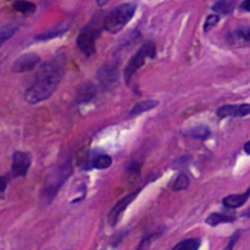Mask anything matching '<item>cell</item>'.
I'll return each instance as SVG.
<instances>
[{
  "label": "cell",
  "instance_id": "obj_1",
  "mask_svg": "<svg viewBox=\"0 0 250 250\" xmlns=\"http://www.w3.org/2000/svg\"><path fill=\"white\" fill-rule=\"evenodd\" d=\"M65 73V59L55 56L53 60L43 63L37 71L33 82L27 88L24 97L29 104H38L51 97Z\"/></svg>",
  "mask_w": 250,
  "mask_h": 250
},
{
  "label": "cell",
  "instance_id": "obj_2",
  "mask_svg": "<svg viewBox=\"0 0 250 250\" xmlns=\"http://www.w3.org/2000/svg\"><path fill=\"white\" fill-rule=\"evenodd\" d=\"M72 173V166H71L70 161L62 163L61 165H58L46 177L44 187L42 189V202L49 204L53 202L54 198L58 194L59 189L62 187L63 183L66 182L68 177Z\"/></svg>",
  "mask_w": 250,
  "mask_h": 250
},
{
  "label": "cell",
  "instance_id": "obj_3",
  "mask_svg": "<svg viewBox=\"0 0 250 250\" xmlns=\"http://www.w3.org/2000/svg\"><path fill=\"white\" fill-rule=\"evenodd\" d=\"M136 9L137 5L133 4V2H126V4L119 5L105 16L103 27L109 33H119L131 21L132 17L134 16Z\"/></svg>",
  "mask_w": 250,
  "mask_h": 250
},
{
  "label": "cell",
  "instance_id": "obj_4",
  "mask_svg": "<svg viewBox=\"0 0 250 250\" xmlns=\"http://www.w3.org/2000/svg\"><path fill=\"white\" fill-rule=\"evenodd\" d=\"M156 55V46L155 44L151 41H146L143 45L139 48V50L137 51L136 55L129 60V62L127 63L126 68L124 71V77L126 83L131 82L132 77L134 76V73L144 65L146 59H154Z\"/></svg>",
  "mask_w": 250,
  "mask_h": 250
},
{
  "label": "cell",
  "instance_id": "obj_5",
  "mask_svg": "<svg viewBox=\"0 0 250 250\" xmlns=\"http://www.w3.org/2000/svg\"><path fill=\"white\" fill-rule=\"evenodd\" d=\"M104 27L99 26V22L98 20L95 21V19L90 22L89 24L84 27V28L81 31V33L77 37V45L80 48V50L84 54L87 58H90L92 55H94L95 53V41H97L98 37L102 33V29Z\"/></svg>",
  "mask_w": 250,
  "mask_h": 250
},
{
  "label": "cell",
  "instance_id": "obj_6",
  "mask_svg": "<svg viewBox=\"0 0 250 250\" xmlns=\"http://www.w3.org/2000/svg\"><path fill=\"white\" fill-rule=\"evenodd\" d=\"M97 77L105 88H112L119 81V65L117 62L104 63L98 70Z\"/></svg>",
  "mask_w": 250,
  "mask_h": 250
},
{
  "label": "cell",
  "instance_id": "obj_7",
  "mask_svg": "<svg viewBox=\"0 0 250 250\" xmlns=\"http://www.w3.org/2000/svg\"><path fill=\"white\" fill-rule=\"evenodd\" d=\"M139 193H141V189L134 190V192H132L131 194L126 195L125 198H122V199L120 200V202L117 203L114 208H112L111 211H110V214H109V217H107V220H109V224L111 225V226H115V225L119 222L120 217H121V215L124 214L125 210H126L127 208L132 204V202H134V199L138 197Z\"/></svg>",
  "mask_w": 250,
  "mask_h": 250
},
{
  "label": "cell",
  "instance_id": "obj_8",
  "mask_svg": "<svg viewBox=\"0 0 250 250\" xmlns=\"http://www.w3.org/2000/svg\"><path fill=\"white\" fill-rule=\"evenodd\" d=\"M29 166H31V155L26 151H15L12 155V175L17 177L26 176Z\"/></svg>",
  "mask_w": 250,
  "mask_h": 250
},
{
  "label": "cell",
  "instance_id": "obj_9",
  "mask_svg": "<svg viewBox=\"0 0 250 250\" xmlns=\"http://www.w3.org/2000/svg\"><path fill=\"white\" fill-rule=\"evenodd\" d=\"M227 42L232 46L244 48L250 46V26H241L227 34Z\"/></svg>",
  "mask_w": 250,
  "mask_h": 250
},
{
  "label": "cell",
  "instance_id": "obj_10",
  "mask_svg": "<svg viewBox=\"0 0 250 250\" xmlns=\"http://www.w3.org/2000/svg\"><path fill=\"white\" fill-rule=\"evenodd\" d=\"M39 62H41V58H39L38 54H23V55L20 56V58L14 62V65H12V72H27V71H31L33 70L34 67H37V65H38Z\"/></svg>",
  "mask_w": 250,
  "mask_h": 250
},
{
  "label": "cell",
  "instance_id": "obj_11",
  "mask_svg": "<svg viewBox=\"0 0 250 250\" xmlns=\"http://www.w3.org/2000/svg\"><path fill=\"white\" fill-rule=\"evenodd\" d=\"M216 115L220 119H226V117H246L250 115V104L241 105H224L219 107Z\"/></svg>",
  "mask_w": 250,
  "mask_h": 250
},
{
  "label": "cell",
  "instance_id": "obj_12",
  "mask_svg": "<svg viewBox=\"0 0 250 250\" xmlns=\"http://www.w3.org/2000/svg\"><path fill=\"white\" fill-rule=\"evenodd\" d=\"M97 95V87L92 82L82 83L76 92V102L77 104H84L93 100Z\"/></svg>",
  "mask_w": 250,
  "mask_h": 250
},
{
  "label": "cell",
  "instance_id": "obj_13",
  "mask_svg": "<svg viewBox=\"0 0 250 250\" xmlns=\"http://www.w3.org/2000/svg\"><path fill=\"white\" fill-rule=\"evenodd\" d=\"M250 198V188H248V190L242 194H231L227 195L222 199V204L225 205V208L227 209H238V208L243 207L248 199Z\"/></svg>",
  "mask_w": 250,
  "mask_h": 250
},
{
  "label": "cell",
  "instance_id": "obj_14",
  "mask_svg": "<svg viewBox=\"0 0 250 250\" xmlns=\"http://www.w3.org/2000/svg\"><path fill=\"white\" fill-rule=\"evenodd\" d=\"M112 164V159L105 154H95V156L90 158L89 168H97V170H105L110 167Z\"/></svg>",
  "mask_w": 250,
  "mask_h": 250
},
{
  "label": "cell",
  "instance_id": "obj_15",
  "mask_svg": "<svg viewBox=\"0 0 250 250\" xmlns=\"http://www.w3.org/2000/svg\"><path fill=\"white\" fill-rule=\"evenodd\" d=\"M234 6H236V0H219V1L212 5V10L217 15L226 16V15H229L233 11Z\"/></svg>",
  "mask_w": 250,
  "mask_h": 250
},
{
  "label": "cell",
  "instance_id": "obj_16",
  "mask_svg": "<svg viewBox=\"0 0 250 250\" xmlns=\"http://www.w3.org/2000/svg\"><path fill=\"white\" fill-rule=\"evenodd\" d=\"M159 103L156 100H144V102L138 103V104L134 105L132 107V110L129 111V116H138V115L143 114V112L150 111L151 109L158 106Z\"/></svg>",
  "mask_w": 250,
  "mask_h": 250
},
{
  "label": "cell",
  "instance_id": "obj_17",
  "mask_svg": "<svg viewBox=\"0 0 250 250\" xmlns=\"http://www.w3.org/2000/svg\"><path fill=\"white\" fill-rule=\"evenodd\" d=\"M236 220V217L231 216V215L221 214V212H214L210 216H208L207 224L209 226H217V225L221 224H229V222H233Z\"/></svg>",
  "mask_w": 250,
  "mask_h": 250
},
{
  "label": "cell",
  "instance_id": "obj_18",
  "mask_svg": "<svg viewBox=\"0 0 250 250\" xmlns=\"http://www.w3.org/2000/svg\"><path fill=\"white\" fill-rule=\"evenodd\" d=\"M186 136L190 137V138L199 139V141H205L207 138H209L210 134H211V131L208 126H197L190 128L189 131L186 132Z\"/></svg>",
  "mask_w": 250,
  "mask_h": 250
},
{
  "label": "cell",
  "instance_id": "obj_19",
  "mask_svg": "<svg viewBox=\"0 0 250 250\" xmlns=\"http://www.w3.org/2000/svg\"><path fill=\"white\" fill-rule=\"evenodd\" d=\"M20 26L15 22H11V23H6L4 26L0 27V46L7 41V39L11 38L17 31H19Z\"/></svg>",
  "mask_w": 250,
  "mask_h": 250
},
{
  "label": "cell",
  "instance_id": "obj_20",
  "mask_svg": "<svg viewBox=\"0 0 250 250\" xmlns=\"http://www.w3.org/2000/svg\"><path fill=\"white\" fill-rule=\"evenodd\" d=\"M66 31H67V27H55V28L50 29V31H46L37 36L36 39L37 41H50V39L61 37Z\"/></svg>",
  "mask_w": 250,
  "mask_h": 250
},
{
  "label": "cell",
  "instance_id": "obj_21",
  "mask_svg": "<svg viewBox=\"0 0 250 250\" xmlns=\"http://www.w3.org/2000/svg\"><path fill=\"white\" fill-rule=\"evenodd\" d=\"M14 9L21 14H32L36 11V5L26 0H17L14 2Z\"/></svg>",
  "mask_w": 250,
  "mask_h": 250
},
{
  "label": "cell",
  "instance_id": "obj_22",
  "mask_svg": "<svg viewBox=\"0 0 250 250\" xmlns=\"http://www.w3.org/2000/svg\"><path fill=\"white\" fill-rule=\"evenodd\" d=\"M200 247V239L199 238H192V239H186V241L180 242L173 247V249H180V250H197Z\"/></svg>",
  "mask_w": 250,
  "mask_h": 250
},
{
  "label": "cell",
  "instance_id": "obj_23",
  "mask_svg": "<svg viewBox=\"0 0 250 250\" xmlns=\"http://www.w3.org/2000/svg\"><path fill=\"white\" fill-rule=\"evenodd\" d=\"M188 186H189V178H188L187 175H185V173H181V175L176 178L172 188L173 190H183L187 189Z\"/></svg>",
  "mask_w": 250,
  "mask_h": 250
},
{
  "label": "cell",
  "instance_id": "obj_24",
  "mask_svg": "<svg viewBox=\"0 0 250 250\" xmlns=\"http://www.w3.org/2000/svg\"><path fill=\"white\" fill-rule=\"evenodd\" d=\"M161 233H163V229H160V231H154V232H151V233H149L148 236H146L143 239H142L141 244L138 246V249L148 248V247L150 246L151 242L155 241L158 237H160Z\"/></svg>",
  "mask_w": 250,
  "mask_h": 250
},
{
  "label": "cell",
  "instance_id": "obj_25",
  "mask_svg": "<svg viewBox=\"0 0 250 250\" xmlns=\"http://www.w3.org/2000/svg\"><path fill=\"white\" fill-rule=\"evenodd\" d=\"M220 22V15H209L205 20V23H204V32L208 33L210 29L214 28L217 23Z\"/></svg>",
  "mask_w": 250,
  "mask_h": 250
},
{
  "label": "cell",
  "instance_id": "obj_26",
  "mask_svg": "<svg viewBox=\"0 0 250 250\" xmlns=\"http://www.w3.org/2000/svg\"><path fill=\"white\" fill-rule=\"evenodd\" d=\"M7 186V177L6 176H0V197L4 194L5 189Z\"/></svg>",
  "mask_w": 250,
  "mask_h": 250
},
{
  "label": "cell",
  "instance_id": "obj_27",
  "mask_svg": "<svg viewBox=\"0 0 250 250\" xmlns=\"http://www.w3.org/2000/svg\"><path fill=\"white\" fill-rule=\"evenodd\" d=\"M239 236H241V231L236 232V233L233 234V237H232L231 241H229V246H227V249H232V248H233L234 244H236V242L238 241Z\"/></svg>",
  "mask_w": 250,
  "mask_h": 250
},
{
  "label": "cell",
  "instance_id": "obj_28",
  "mask_svg": "<svg viewBox=\"0 0 250 250\" xmlns=\"http://www.w3.org/2000/svg\"><path fill=\"white\" fill-rule=\"evenodd\" d=\"M241 7L243 11H247V12H250V0H244V1H242L241 4Z\"/></svg>",
  "mask_w": 250,
  "mask_h": 250
},
{
  "label": "cell",
  "instance_id": "obj_29",
  "mask_svg": "<svg viewBox=\"0 0 250 250\" xmlns=\"http://www.w3.org/2000/svg\"><path fill=\"white\" fill-rule=\"evenodd\" d=\"M244 151H246L247 155H250V141L247 142L246 146H244Z\"/></svg>",
  "mask_w": 250,
  "mask_h": 250
},
{
  "label": "cell",
  "instance_id": "obj_30",
  "mask_svg": "<svg viewBox=\"0 0 250 250\" xmlns=\"http://www.w3.org/2000/svg\"><path fill=\"white\" fill-rule=\"evenodd\" d=\"M109 1L110 0H97V2L99 6H104V5H106Z\"/></svg>",
  "mask_w": 250,
  "mask_h": 250
}]
</instances>
